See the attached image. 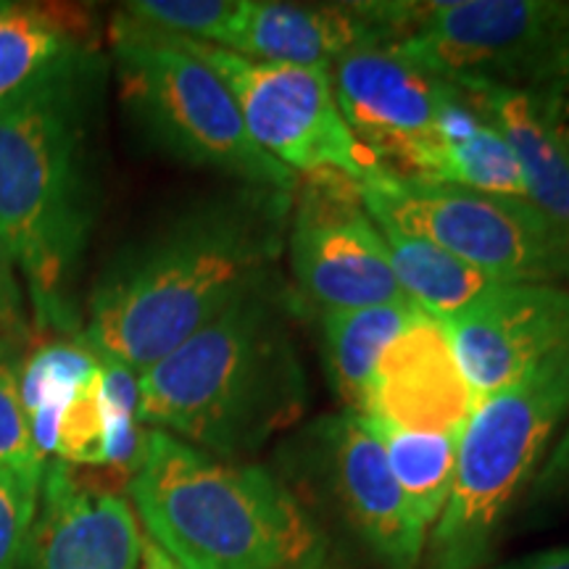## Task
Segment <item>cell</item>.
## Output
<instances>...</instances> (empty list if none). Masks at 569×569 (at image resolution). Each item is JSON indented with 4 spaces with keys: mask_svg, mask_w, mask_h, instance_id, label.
Wrapping results in <instances>:
<instances>
[{
    "mask_svg": "<svg viewBox=\"0 0 569 569\" xmlns=\"http://www.w3.org/2000/svg\"><path fill=\"white\" fill-rule=\"evenodd\" d=\"M490 569H569V546L528 553V557L507 561V565H498Z\"/></svg>",
    "mask_w": 569,
    "mask_h": 569,
    "instance_id": "cell-31",
    "label": "cell"
},
{
    "mask_svg": "<svg viewBox=\"0 0 569 569\" xmlns=\"http://www.w3.org/2000/svg\"><path fill=\"white\" fill-rule=\"evenodd\" d=\"M419 311L411 298L351 311H325L322 353L330 386L348 411L365 415L367 390L386 348Z\"/></svg>",
    "mask_w": 569,
    "mask_h": 569,
    "instance_id": "cell-19",
    "label": "cell"
},
{
    "mask_svg": "<svg viewBox=\"0 0 569 569\" xmlns=\"http://www.w3.org/2000/svg\"><path fill=\"white\" fill-rule=\"evenodd\" d=\"M48 461L34 446L30 417L21 401V365L17 348L0 346V467L42 478Z\"/></svg>",
    "mask_w": 569,
    "mask_h": 569,
    "instance_id": "cell-26",
    "label": "cell"
},
{
    "mask_svg": "<svg viewBox=\"0 0 569 569\" xmlns=\"http://www.w3.org/2000/svg\"><path fill=\"white\" fill-rule=\"evenodd\" d=\"M103 74V56L84 48L0 109V240L38 332L82 330L77 277L98 211L92 124Z\"/></svg>",
    "mask_w": 569,
    "mask_h": 569,
    "instance_id": "cell-2",
    "label": "cell"
},
{
    "mask_svg": "<svg viewBox=\"0 0 569 569\" xmlns=\"http://www.w3.org/2000/svg\"><path fill=\"white\" fill-rule=\"evenodd\" d=\"M372 427L417 522L430 530L451 490L461 432H409L375 422Z\"/></svg>",
    "mask_w": 569,
    "mask_h": 569,
    "instance_id": "cell-21",
    "label": "cell"
},
{
    "mask_svg": "<svg viewBox=\"0 0 569 569\" xmlns=\"http://www.w3.org/2000/svg\"><path fill=\"white\" fill-rule=\"evenodd\" d=\"M309 432L315 480L353 543L380 569H417L427 530L398 486L372 422L346 409L317 419Z\"/></svg>",
    "mask_w": 569,
    "mask_h": 569,
    "instance_id": "cell-11",
    "label": "cell"
},
{
    "mask_svg": "<svg viewBox=\"0 0 569 569\" xmlns=\"http://www.w3.org/2000/svg\"><path fill=\"white\" fill-rule=\"evenodd\" d=\"M140 569H182L174 559H169L159 546L153 543L151 538L142 532V557H140Z\"/></svg>",
    "mask_w": 569,
    "mask_h": 569,
    "instance_id": "cell-32",
    "label": "cell"
},
{
    "mask_svg": "<svg viewBox=\"0 0 569 569\" xmlns=\"http://www.w3.org/2000/svg\"><path fill=\"white\" fill-rule=\"evenodd\" d=\"M453 88L511 146L528 201L557 224L569 227V151L546 117L538 92L486 82H459Z\"/></svg>",
    "mask_w": 569,
    "mask_h": 569,
    "instance_id": "cell-17",
    "label": "cell"
},
{
    "mask_svg": "<svg viewBox=\"0 0 569 569\" xmlns=\"http://www.w3.org/2000/svg\"><path fill=\"white\" fill-rule=\"evenodd\" d=\"M111 457V411L103 398V369L74 390L59 417L51 459L77 469H103L109 472Z\"/></svg>",
    "mask_w": 569,
    "mask_h": 569,
    "instance_id": "cell-24",
    "label": "cell"
},
{
    "mask_svg": "<svg viewBox=\"0 0 569 569\" xmlns=\"http://www.w3.org/2000/svg\"><path fill=\"white\" fill-rule=\"evenodd\" d=\"M407 0L375 3H282L240 0L217 48L248 59L330 71L348 53L388 48L401 38Z\"/></svg>",
    "mask_w": 569,
    "mask_h": 569,
    "instance_id": "cell-15",
    "label": "cell"
},
{
    "mask_svg": "<svg viewBox=\"0 0 569 569\" xmlns=\"http://www.w3.org/2000/svg\"><path fill=\"white\" fill-rule=\"evenodd\" d=\"M369 213L422 234L493 282H559L565 227L528 198L488 196L377 167L359 182Z\"/></svg>",
    "mask_w": 569,
    "mask_h": 569,
    "instance_id": "cell-8",
    "label": "cell"
},
{
    "mask_svg": "<svg viewBox=\"0 0 569 569\" xmlns=\"http://www.w3.org/2000/svg\"><path fill=\"white\" fill-rule=\"evenodd\" d=\"M240 0H132L122 6L130 17L148 30L219 46L238 17Z\"/></svg>",
    "mask_w": 569,
    "mask_h": 569,
    "instance_id": "cell-25",
    "label": "cell"
},
{
    "mask_svg": "<svg viewBox=\"0 0 569 569\" xmlns=\"http://www.w3.org/2000/svg\"><path fill=\"white\" fill-rule=\"evenodd\" d=\"M142 532L182 569H351L280 475L148 430L127 482Z\"/></svg>",
    "mask_w": 569,
    "mask_h": 569,
    "instance_id": "cell-4",
    "label": "cell"
},
{
    "mask_svg": "<svg viewBox=\"0 0 569 569\" xmlns=\"http://www.w3.org/2000/svg\"><path fill=\"white\" fill-rule=\"evenodd\" d=\"M561 280L569 282V227H565V261H561Z\"/></svg>",
    "mask_w": 569,
    "mask_h": 569,
    "instance_id": "cell-33",
    "label": "cell"
},
{
    "mask_svg": "<svg viewBox=\"0 0 569 569\" xmlns=\"http://www.w3.org/2000/svg\"><path fill=\"white\" fill-rule=\"evenodd\" d=\"M30 306H27V293L21 277L13 267V259L0 240V346L19 348L32 336Z\"/></svg>",
    "mask_w": 569,
    "mask_h": 569,
    "instance_id": "cell-29",
    "label": "cell"
},
{
    "mask_svg": "<svg viewBox=\"0 0 569 569\" xmlns=\"http://www.w3.org/2000/svg\"><path fill=\"white\" fill-rule=\"evenodd\" d=\"M177 40L227 84L256 146L298 180L338 174L359 184L380 167L348 130L330 71L248 59L188 38Z\"/></svg>",
    "mask_w": 569,
    "mask_h": 569,
    "instance_id": "cell-9",
    "label": "cell"
},
{
    "mask_svg": "<svg viewBox=\"0 0 569 569\" xmlns=\"http://www.w3.org/2000/svg\"><path fill=\"white\" fill-rule=\"evenodd\" d=\"M569 417V353L478 401L459 436L446 507L427 538V569H482L511 503L525 496Z\"/></svg>",
    "mask_w": 569,
    "mask_h": 569,
    "instance_id": "cell-5",
    "label": "cell"
},
{
    "mask_svg": "<svg viewBox=\"0 0 569 569\" xmlns=\"http://www.w3.org/2000/svg\"><path fill=\"white\" fill-rule=\"evenodd\" d=\"M111 61L132 122L159 151L240 184L296 190L298 177L248 134L232 92L172 34L122 11L111 21Z\"/></svg>",
    "mask_w": 569,
    "mask_h": 569,
    "instance_id": "cell-6",
    "label": "cell"
},
{
    "mask_svg": "<svg viewBox=\"0 0 569 569\" xmlns=\"http://www.w3.org/2000/svg\"><path fill=\"white\" fill-rule=\"evenodd\" d=\"M372 219L386 240L396 282L419 309L438 317L440 322L459 315L465 306L478 301L490 284H496L422 234L403 230L388 219Z\"/></svg>",
    "mask_w": 569,
    "mask_h": 569,
    "instance_id": "cell-20",
    "label": "cell"
},
{
    "mask_svg": "<svg viewBox=\"0 0 569 569\" xmlns=\"http://www.w3.org/2000/svg\"><path fill=\"white\" fill-rule=\"evenodd\" d=\"M561 515H569V425L549 448L543 465L525 490V517L530 522H543Z\"/></svg>",
    "mask_w": 569,
    "mask_h": 569,
    "instance_id": "cell-28",
    "label": "cell"
},
{
    "mask_svg": "<svg viewBox=\"0 0 569 569\" xmlns=\"http://www.w3.org/2000/svg\"><path fill=\"white\" fill-rule=\"evenodd\" d=\"M330 82L348 130L380 167L430 177L446 80L393 48H367L332 63Z\"/></svg>",
    "mask_w": 569,
    "mask_h": 569,
    "instance_id": "cell-12",
    "label": "cell"
},
{
    "mask_svg": "<svg viewBox=\"0 0 569 569\" xmlns=\"http://www.w3.org/2000/svg\"><path fill=\"white\" fill-rule=\"evenodd\" d=\"M84 48H96L84 9L0 0V109Z\"/></svg>",
    "mask_w": 569,
    "mask_h": 569,
    "instance_id": "cell-18",
    "label": "cell"
},
{
    "mask_svg": "<svg viewBox=\"0 0 569 569\" xmlns=\"http://www.w3.org/2000/svg\"><path fill=\"white\" fill-rule=\"evenodd\" d=\"M536 92L540 96V103H543L551 127L557 130L561 142H565L569 151V80Z\"/></svg>",
    "mask_w": 569,
    "mask_h": 569,
    "instance_id": "cell-30",
    "label": "cell"
},
{
    "mask_svg": "<svg viewBox=\"0 0 569 569\" xmlns=\"http://www.w3.org/2000/svg\"><path fill=\"white\" fill-rule=\"evenodd\" d=\"M293 193L238 184L127 246L90 290L77 340L96 359L146 372L230 306L282 277Z\"/></svg>",
    "mask_w": 569,
    "mask_h": 569,
    "instance_id": "cell-1",
    "label": "cell"
},
{
    "mask_svg": "<svg viewBox=\"0 0 569 569\" xmlns=\"http://www.w3.org/2000/svg\"><path fill=\"white\" fill-rule=\"evenodd\" d=\"M282 277L253 290L138 375V422L213 457L248 461L309 407Z\"/></svg>",
    "mask_w": 569,
    "mask_h": 569,
    "instance_id": "cell-3",
    "label": "cell"
},
{
    "mask_svg": "<svg viewBox=\"0 0 569 569\" xmlns=\"http://www.w3.org/2000/svg\"><path fill=\"white\" fill-rule=\"evenodd\" d=\"M427 182H448L488 196L528 198L522 169L503 134L480 117L465 138L438 148Z\"/></svg>",
    "mask_w": 569,
    "mask_h": 569,
    "instance_id": "cell-23",
    "label": "cell"
},
{
    "mask_svg": "<svg viewBox=\"0 0 569 569\" xmlns=\"http://www.w3.org/2000/svg\"><path fill=\"white\" fill-rule=\"evenodd\" d=\"M142 528L109 478L48 459L17 569H140Z\"/></svg>",
    "mask_w": 569,
    "mask_h": 569,
    "instance_id": "cell-14",
    "label": "cell"
},
{
    "mask_svg": "<svg viewBox=\"0 0 569 569\" xmlns=\"http://www.w3.org/2000/svg\"><path fill=\"white\" fill-rule=\"evenodd\" d=\"M393 51L440 80L546 90L569 80L565 0H430L407 3Z\"/></svg>",
    "mask_w": 569,
    "mask_h": 569,
    "instance_id": "cell-7",
    "label": "cell"
},
{
    "mask_svg": "<svg viewBox=\"0 0 569 569\" xmlns=\"http://www.w3.org/2000/svg\"><path fill=\"white\" fill-rule=\"evenodd\" d=\"M284 253L298 306H309L319 315L407 298L359 184L348 177L298 180Z\"/></svg>",
    "mask_w": 569,
    "mask_h": 569,
    "instance_id": "cell-10",
    "label": "cell"
},
{
    "mask_svg": "<svg viewBox=\"0 0 569 569\" xmlns=\"http://www.w3.org/2000/svg\"><path fill=\"white\" fill-rule=\"evenodd\" d=\"M475 398L496 393L546 361L569 353V288L496 282L443 319Z\"/></svg>",
    "mask_w": 569,
    "mask_h": 569,
    "instance_id": "cell-13",
    "label": "cell"
},
{
    "mask_svg": "<svg viewBox=\"0 0 569 569\" xmlns=\"http://www.w3.org/2000/svg\"><path fill=\"white\" fill-rule=\"evenodd\" d=\"M98 359L80 340L38 348L21 365V401L42 459H51L59 417L74 390L96 372Z\"/></svg>",
    "mask_w": 569,
    "mask_h": 569,
    "instance_id": "cell-22",
    "label": "cell"
},
{
    "mask_svg": "<svg viewBox=\"0 0 569 569\" xmlns=\"http://www.w3.org/2000/svg\"><path fill=\"white\" fill-rule=\"evenodd\" d=\"M475 407L443 322L419 309L382 353L365 417L409 432H461Z\"/></svg>",
    "mask_w": 569,
    "mask_h": 569,
    "instance_id": "cell-16",
    "label": "cell"
},
{
    "mask_svg": "<svg viewBox=\"0 0 569 569\" xmlns=\"http://www.w3.org/2000/svg\"><path fill=\"white\" fill-rule=\"evenodd\" d=\"M40 482L42 478L0 467V569H17L38 509Z\"/></svg>",
    "mask_w": 569,
    "mask_h": 569,
    "instance_id": "cell-27",
    "label": "cell"
}]
</instances>
